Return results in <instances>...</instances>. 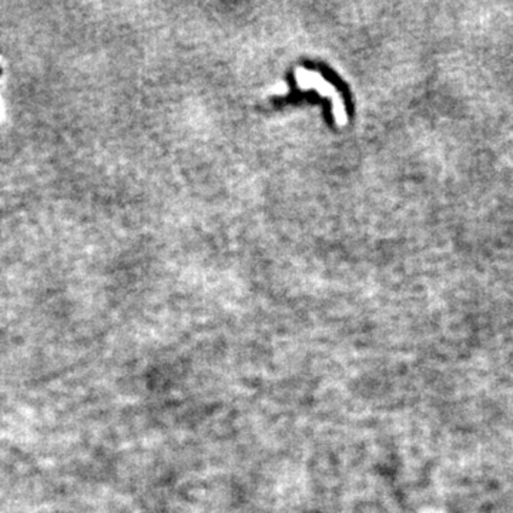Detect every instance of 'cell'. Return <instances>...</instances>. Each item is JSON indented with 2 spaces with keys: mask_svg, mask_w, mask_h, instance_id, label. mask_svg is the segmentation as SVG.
Instances as JSON below:
<instances>
[{
  "mask_svg": "<svg viewBox=\"0 0 513 513\" xmlns=\"http://www.w3.org/2000/svg\"><path fill=\"white\" fill-rule=\"evenodd\" d=\"M295 76V81L297 84L307 90V88H315L318 90V93L324 97H328L332 101V110H334V116L338 124H344L347 120V114H345V107H344V101L340 97L337 88L328 83L320 73L313 71V70H307L304 67H298L294 71Z\"/></svg>",
  "mask_w": 513,
  "mask_h": 513,
  "instance_id": "obj_1",
  "label": "cell"
}]
</instances>
